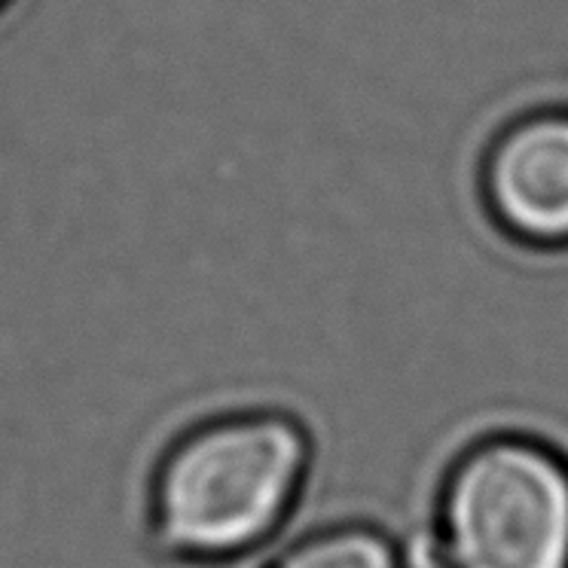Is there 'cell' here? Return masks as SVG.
<instances>
[{
	"instance_id": "obj_6",
	"label": "cell",
	"mask_w": 568,
	"mask_h": 568,
	"mask_svg": "<svg viewBox=\"0 0 568 568\" xmlns=\"http://www.w3.org/2000/svg\"><path fill=\"white\" fill-rule=\"evenodd\" d=\"M10 7H13V0H0V16L7 13V10H10Z\"/></svg>"
},
{
	"instance_id": "obj_4",
	"label": "cell",
	"mask_w": 568,
	"mask_h": 568,
	"mask_svg": "<svg viewBox=\"0 0 568 568\" xmlns=\"http://www.w3.org/2000/svg\"><path fill=\"white\" fill-rule=\"evenodd\" d=\"M263 568H404V547L371 523H336L303 535Z\"/></svg>"
},
{
	"instance_id": "obj_3",
	"label": "cell",
	"mask_w": 568,
	"mask_h": 568,
	"mask_svg": "<svg viewBox=\"0 0 568 568\" xmlns=\"http://www.w3.org/2000/svg\"><path fill=\"white\" fill-rule=\"evenodd\" d=\"M480 193L517 242L568 245V108L519 113L483 153Z\"/></svg>"
},
{
	"instance_id": "obj_5",
	"label": "cell",
	"mask_w": 568,
	"mask_h": 568,
	"mask_svg": "<svg viewBox=\"0 0 568 568\" xmlns=\"http://www.w3.org/2000/svg\"><path fill=\"white\" fill-rule=\"evenodd\" d=\"M404 568H449L444 562V556L434 550V544L428 541V535L422 531L419 538L404 547Z\"/></svg>"
},
{
	"instance_id": "obj_1",
	"label": "cell",
	"mask_w": 568,
	"mask_h": 568,
	"mask_svg": "<svg viewBox=\"0 0 568 568\" xmlns=\"http://www.w3.org/2000/svg\"><path fill=\"white\" fill-rule=\"evenodd\" d=\"M312 453L310 428L284 409H239L186 428L150 480V541L190 566L254 554L294 514Z\"/></svg>"
},
{
	"instance_id": "obj_2",
	"label": "cell",
	"mask_w": 568,
	"mask_h": 568,
	"mask_svg": "<svg viewBox=\"0 0 568 568\" xmlns=\"http://www.w3.org/2000/svg\"><path fill=\"white\" fill-rule=\"evenodd\" d=\"M449 568H568V456L498 428L458 446L425 529Z\"/></svg>"
}]
</instances>
